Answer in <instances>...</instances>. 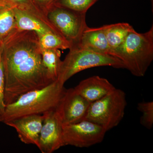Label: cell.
<instances>
[{
  "instance_id": "6da1fadb",
  "label": "cell",
  "mask_w": 153,
  "mask_h": 153,
  "mask_svg": "<svg viewBox=\"0 0 153 153\" xmlns=\"http://www.w3.org/2000/svg\"><path fill=\"white\" fill-rule=\"evenodd\" d=\"M2 60L6 105L28 91L54 82L44 66L42 49L34 32L17 30L12 33L3 43Z\"/></svg>"
},
{
  "instance_id": "7a4b0ae2",
  "label": "cell",
  "mask_w": 153,
  "mask_h": 153,
  "mask_svg": "<svg viewBox=\"0 0 153 153\" xmlns=\"http://www.w3.org/2000/svg\"><path fill=\"white\" fill-rule=\"evenodd\" d=\"M66 90L64 85L57 80L41 89L28 91L6 105L0 122L5 123L22 117L43 114L55 109Z\"/></svg>"
},
{
  "instance_id": "3957f363",
  "label": "cell",
  "mask_w": 153,
  "mask_h": 153,
  "mask_svg": "<svg viewBox=\"0 0 153 153\" xmlns=\"http://www.w3.org/2000/svg\"><path fill=\"white\" fill-rule=\"evenodd\" d=\"M111 55L120 60L124 68L134 76H144L153 60V25L145 33L133 29Z\"/></svg>"
},
{
  "instance_id": "277c9868",
  "label": "cell",
  "mask_w": 153,
  "mask_h": 153,
  "mask_svg": "<svg viewBox=\"0 0 153 153\" xmlns=\"http://www.w3.org/2000/svg\"><path fill=\"white\" fill-rule=\"evenodd\" d=\"M62 61L57 80L64 85L71 76L80 71L99 66L124 68L123 62L112 55L72 47Z\"/></svg>"
},
{
  "instance_id": "5b68a950",
  "label": "cell",
  "mask_w": 153,
  "mask_h": 153,
  "mask_svg": "<svg viewBox=\"0 0 153 153\" xmlns=\"http://www.w3.org/2000/svg\"><path fill=\"white\" fill-rule=\"evenodd\" d=\"M126 105V93L121 89L115 88L90 103L85 120L100 126L108 131L120 123Z\"/></svg>"
},
{
  "instance_id": "8992f818",
  "label": "cell",
  "mask_w": 153,
  "mask_h": 153,
  "mask_svg": "<svg viewBox=\"0 0 153 153\" xmlns=\"http://www.w3.org/2000/svg\"><path fill=\"white\" fill-rule=\"evenodd\" d=\"M85 16L86 13L55 6L47 14L51 25L71 44V47L77 44L82 32L87 26Z\"/></svg>"
},
{
  "instance_id": "52a82bcc",
  "label": "cell",
  "mask_w": 153,
  "mask_h": 153,
  "mask_svg": "<svg viewBox=\"0 0 153 153\" xmlns=\"http://www.w3.org/2000/svg\"><path fill=\"white\" fill-rule=\"evenodd\" d=\"M106 132L102 127L87 120L63 125V143L64 146L89 147L101 143Z\"/></svg>"
},
{
  "instance_id": "ba28073f",
  "label": "cell",
  "mask_w": 153,
  "mask_h": 153,
  "mask_svg": "<svg viewBox=\"0 0 153 153\" xmlns=\"http://www.w3.org/2000/svg\"><path fill=\"white\" fill-rule=\"evenodd\" d=\"M37 147L42 153H52L64 146L63 124L56 108L44 114Z\"/></svg>"
},
{
  "instance_id": "9c48e42d",
  "label": "cell",
  "mask_w": 153,
  "mask_h": 153,
  "mask_svg": "<svg viewBox=\"0 0 153 153\" xmlns=\"http://www.w3.org/2000/svg\"><path fill=\"white\" fill-rule=\"evenodd\" d=\"M90 103L71 88L65 91L56 109L63 125L75 123L85 120Z\"/></svg>"
},
{
  "instance_id": "30bf717a",
  "label": "cell",
  "mask_w": 153,
  "mask_h": 153,
  "mask_svg": "<svg viewBox=\"0 0 153 153\" xmlns=\"http://www.w3.org/2000/svg\"><path fill=\"white\" fill-rule=\"evenodd\" d=\"M44 119V114L30 115L9 121L5 124L16 129L22 142L37 146Z\"/></svg>"
},
{
  "instance_id": "8fae6325",
  "label": "cell",
  "mask_w": 153,
  "mask_h": 153,
  "mask_svg": "<svg viewBox=\"0 0 153 153\" xmlns=\"http://www.w3.org/2000/svg\"><path fill=\"white\" fill-rule=\"evenodd\" d=\"M74 88L77 93L91 103L103 97L116 88L107 79L93 76L80 81Z\"/></svg>"
},
{
  "instance_id": "7c38bea8",
  "label": "cell",
  "mask_w": 153,
  "mask_h": 153,
  "mask_svg": "<svg viewBox=\"0 0 153 153\" xmlns=\"http://www.w3.org/2000/svg\"><path fill=\"white\" fill-rule=\"evenodd\" d=\"M72 47L111 55L105 25L97 28H90L87 26L82 32L77 44Z\"/></svg>"
},
{
  "instance_id": "4fadbf2b",
  "label": "cell",
  "mask_w": 153,
  "mask_h": 153,
  "mask_svg": "<svg viewBox=\"0 0 153 153\" xmlns=\"http://www.w3.org/2000/svg\"><path fill=\"white\" fill-rule=\"evenodd\" d=\"M13 11L18 30L33 31L36 33L38 37L51 32L59 34L39 19L26 12L16 7H13Z\"/></svg>"
},
{
  "instance_id": "5bb4252c",
  "label": "cell",
  "mask_w": 153,
  "mask_h": 153,
  "mask_svg": "<svg viewBox=\"0 0 153 153\" xmlns=\"http://www.w3.org/2000/svg\"><path fill=\"white\" fill-rule=\"evenodd\" d=\"M105 34L108 46L111 50V55L113 52L120 47L127 36L134 28L127 23H119L105 25Z\"/></svg>"
},
{
  "instance_id": "9a60e30c",
  "label": "cell",
  "mask_w": 153,
  "mask_h": 153,
  "mask_svg": "<svg viewBox=\"0 0 153 153\" xmlns=\"http://www.w3.org/2000/svg\"><path fill=\"white\" fill-rule=\"evenodd\" d=\"M17 29L13 7L8 6L0 7V46Z\"/></svg>"
},
{
  "instance_id": "2e32d148",
  "label": "cell",
  "mask_w": 153,
  "mask_h": 153,
  "mask_svg": "<svg viewBox=\"0 0 153 153\" xmlns=\"http://www.w3.org/2000/svg\"><path fill=\"white\" fill-rule=\"evenodd\" d=\"M0 1L6 5L16 7L30 14L56 31L49 22L47 16L38 8L32 0H0Z\"/></svg>"
},
{
  "instance_id": "e0dca14e",
  "label": "cell",
  "mask_w": 153,
  "mask_h": 153,
  "mask_svg": "<svg viewBox=\"0 0 153 153\" xmlns=\"http://www.w3.org/2000/svg\"><path fill=\"white\" fill-rule=\"evenodd\" d=\"M43 63L50 78L53 81L58 78L62 60L59 49H42Z\"/></svg>"
},
{
  "instance_id": "ac0fdd59",
  "label": "cell",
  "mask_w": 153,
  "mask_h": 153,
  "mask_svg": "<svg viewBox=\"0 0 153 153\" xmlns=\"http://www.w3.org/2000/svg\"><path fill=\"white\" fill-rule=\"evenodd\" d=\"M42 49L65 50L71 48V44L61 35L51 32L38 37Z\"/></svg>"
},
{
  "instance_id": "d6986e66",
  "label": "cell",
  "mask_w": 153,
  "mask_h": 153,
  "mask_svg": "<svg viewBox=\"0 0 153 153\" xmlns=\"http://www.w3.org/2000/svg\"><path fill=\"white\" fill-rule=\"evenodd\" d=\"M99 0H57L55 5L86 13L87 11Z\"/></svg>"
},
{
  "instance_id": "ffe728a7",
  "label": "cell",
  "mask_w": 153,
  "mask_h": 153,
  "mask_svg": "<svg viewBox=\"0 0 153 153\" xmlns=\"http://www.w3.org/2000/svg\"><path fill=\"white\" fill-rule=\"evenodd\" d=\"M137 108L142 113L140 119L141 124L146 128L151 129L153 125V101L140 102L138 103Z\"/></svg>"
},
{
  "instance_id": "44dd1931",
  "label": "cell",
  "mask_w": 153,
  "mask_h": 153,
  "mask_svg": "<svg viewBox=\"0 0 153 153\" xmlns=\"http://www.w3.org/2000/svg\"><path fill=\"white\" fill-rule=\"evenodd\" d=\"M2 46H0V119L2 116L6 105L5 104L4 97V74L2 60Z\"/></svg>"
},
{
  "instance_id": "7402d4cb",
  "label": "cell",
  "mask_w": 153,
  "mask_h": 153,
  "mask_svg": "<svg viewBox=\"0 0 153 153\" xmlns=\"http://www.w3.org/2000/svg\"><path fill=\"white\" fill-rule=\"evenodd\" d=\"M57 0H32L34 4L47 16V13Z\"/></svg>"
},
{
  "instance_id": "603a6c76",
  "label": "cell",
  "mask_w": 153,
  "mask_h": 153,
  "mask_svg": "<svg viewBox=\"0 0 153 153\" xmlns=\"http://www.w3.org/2000/svg\"><path fill=\"white\" fill-rule=\"evenodd\" d=\"M7 6L5 4H3L2 2H1L0 1V7H1V6Z\"/></svg>"
}]
</instances>
